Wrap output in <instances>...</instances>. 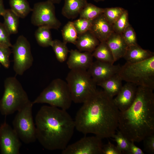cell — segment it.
<instances>
[{"mask_svg":"<svg viewBox=\"0 0 154 154\" xmlns=\"http://www.w3.org/2000/svg\"><path fill=\"white\" fill-rule=\"evenodd\" d=\"M119 113L113 98L104 90H97L77 111L74 120L75 128L102 139L112 137L118 128Z\"/></svg>","mask_w":154,"mask_h":154,"instance_id":"1","label":"cell"},{"mask_svg":"<svg viewBox=\"0 0 154 154\" xmlns=\"http://www.w3.org/2000/svg\"><path fill=\"white\" fill-rule=\"evenodd\" d=\"M149 88L137 86L133 103L119 111L118 127L130 141L139 142L154 134V94Z\"/></svg>","mask_w":154,"mask_h":154,"instance_id":"2","label":"cell"},{"mask_svg":"<svg viewBox=\"0 0 154 154\" xmlns=\"http://www.w3.org/2000/svg\"><path fill=\"white\" fill-rule=\"evenodd\" d=\"M35 120L37 139L45 149L62 150L68 145L75 127L74 120L66 110L43 106Z\"/></svg>","mask_w":154,"mask_h":154,"instance_id":"3","label":"cell"},{"mask_svg":"<svg viewBox=\"0 0 154 154\" xmlns=\"http://www.w3.org/2000/svg\"><path fill=\"white\" fill-rule=\"evenodd\" d=\"M117 74L122 80L154 90V56L138 62H126Z\"/></svg>","mask_w":154,"mask_h":154,"instance_id":"4","label":"cell"},{"mask_svg":"<svg viewBox=\"0 0 154 154\" xmlns=\"http://www.w3.org/2000/svg\"><path fill=\"white\" fill-rule=\"evenodd\" d=\"M4 87V93L0 100V112L2 115L13 114L31 102L21 84L15 77L6 78Z\"/></svg>","mask_w":154,"mask_h":154,"instance_id":"5","label":"cell"},{"mask_svg":"<svg viewBox=\"0 0 154 154\" xmlns=\"http://www.w3.org/2000/svg\"><path fill=\"white\" fill-rule=\"evenodd\" d=\"M72 100L66 82L60 78L53 80L33 101L35 104H47L50 106L67 110Z\"/></svg>","mask_w":154,"mask_h":154,"instance_id":"6","label":"cell"},{"mask_svg":"<svg viewBox=\"0 0 154 154\" xmlns=\"http://www.w3.org/2000/svg\"><path fill=\"white\" fill-rule=\"evenodd\" d=\"M66 80L75 103L83 104L97 90L96 83L87 70H70Z\"/></svg>","mask_w":154,"mask_h":154,"instance_id":"7","label":"cell"},{"mask_svg":"<svg viewBox=\"0 0 154 154\" xmlns=\"http://www.w3.org/2000/svg\"><path fill=\"white\" fill-rule=\"evenodd\" d=\"M33 104L31 101L18 111L13 121V129L20 140L26 144L33 143L37 140L32 113Z\"/></svg>","mask_w":154,"mask_h":154,"instance_id":"8","label":"cell"},{"mask_svg":"<svg viewBox=\"0 0 154 154\" xmlns=\"http://www.w3.org/2000/svg\"><path fill=\"white\" fill-rule=\"evenodd\" d=\"M31 23L39 27L58 29L61 25L56 18L54 4L47 0L35 4L32 9Z\"/></svg>","mask_w":154,"mask_h":154,"instance_id":"9","label":"cell"},{"mask_svg":"<svg viewBox=\"0 0 154 154\" xmlns=\"http://www.w3.org/2000/svg\"><path fill=\"white\" fill-rule=\"evenodd\" d=\"M13 55V70L17 75H22L32 65L33 58L30 43L23 35L19 36L12 46Z\"/></svg>","mask_w":154,"mask_h":154,"instance_id":"10","label":"cell"},{"mask_svg":"<svg viewBox=\"0 0 154 154\" xmlns=\"http://www.w3.org/2000/svg\"><path fill=\"white\" fill-rule=\"evenodd\" d=\"M101 138L95 135L84 136L77 141L68 145L62 150V154H102Z\"/></svg>","mask_w":154,"mask_h":154,"instance_id":"11","label":"cell"},{"mask_svg":"<svg viewBox=\"0 0 154 154\" xmlns=\"http://www.w3.org/2000/svg\"><path fill=\"white\" fill-rule=\"evenodd\" d=\"M19 137L5 122L0 127V148L2 154H19L21 143Z\"/></svg>","mask_w":154,"mask_h":154,"instance_id":"12","label":"cell"},{"mask_svg":"<svg viewBox=\"0 0 154 154\" xmlns=\"http://www.w3.org/2000/svg\"><path fill=\"white\" fill-rule=\"evenodd\" d=\"M120 67L119 64L97 60L93 62L87 70L97 85L117 74Z\"/></svg>","mask_w":154,"mask_h":154,"instance_id":"13","label":"cell"},{"mask_svg":"<svg viewBox=\"0 0 154 154\" xmlns=\"http://www.w3.org/2000/svg\"><path fill=\"white\" fill-rule=\"evenodd\" d=\"M137 86L133 83L127 82L113 101L120 112L124 111L132 104L135 99Z\"/></svg>","mask_w":154,"mask_h":154,"instance_id":"14","label":"cell"},{"mask_svg":"<svg viewBox=\"0 0 154 154\" xmlns=\"http://www.w3.org/2000/svg\"><path fill=\"white\" fill-rule=\"evenodd\" d=\"M69 52L70 55L66 63L70 70H87L93 62L92 52H82L76 49H72Z\"/></svg>","mask_w":154,"mask_h":154,"instance_id":"15","label":"cell"},{"mask_svg":"<svg viewBox=\"0 0 154 154\" xmlns=\"http://www.w3.org/2000/svg\"><path fill=\"white\" fill-rule=\"evenodd\" d=\"M89 31L100 42L106 41L114 32L113 25L107 20L103 13L92 20Z\"/></svg>","mask_w":154,"mask_h":154,"instance_id":"16","label":"cell"},{"mask_svg":"<svg viewBox=\"0 0 154 154\" xmlns=\"http://www.w3.org/2000/svg\"><path fill=\"white\" fill-rule=\"evenodd\" d=\"M106 42L112 53L115 62L123 57L128 46L121 35L114 32Z\"/></svg>","mask_w":154,"mask_h":154,"instance_id":"17","label":"cell"},{"mask_svg":"<svg viewBox=\"0 0 154 154\" xmlns=\"http://www.w3.org/2000/svg\"><path fill=\"white\" fill-rule=\"evenodd\" d=\"M153 56V52L143 49L137 44L128 46L123 58L127 62L133 63L144 61Z\"/></svg>","mask_w":154,"mask_h":154,"instance_id":"18","label":"cell"},{"mask_svg":"<svg viewBox=\"0 0 154 154\" xmlns=\"http://www.w3.org/2000/svg\"><path fill=\"white\" fill-rule=\"evenodd\" d=\"M100 43L98 40L88 31L78 35L75 45L80 51L92 52Z\"/></svg>","mask_w":154,"mask_h":154,"instance_id":"19","label":"cell"},{"mask_svg":"<svg viewBox=\"0 0 154 154\" xmlns=\"http://www.w3.org/2000/svg\"><path fill=\"white\" fill-rule=\"evenodd\" d=\"M62 14L68 19H74L88 3L87 0H64Z\"/></svg>","mask_w":154,"mask_h":154,"instance_id":"20","label":"cell"},{"mask_svg":"<svg viewBox=\"0 0 154 154\" xmlns=\"http://www.w3.org/2000/svg\"><path fill=\"white\" fill-rule=\"evenodd\" d=\"M122 80L118 75H114L97 85L102 88L104 91L110 96L113 97L117 95L121 90L123 86Z\"/></svg>","mask_w":154,"mask_h":154,"instance_id":"21","label":"cell"},{"mask_svg":"<svg viewBox=\"0 0 154 154\" xmlns=\"http://www.w3.org/2000/svg\"><path fill=\"white\" fill-rule=\"evenodd\" d=\"M97 60L114 64L112 53L106 41L100 42L92 53Z\"/></svg>","mask_w":154,"mask_h":154,"instance_id":"22","label":"cell"},{"mask_svg":"<svg viewBox=\"0 0 154 154\" xmlns=\"http://www.w3.org/2000/svg\"><path fill=\"white\" fill-rule=\"evenodd\" d=\"M2 16L4 19L3 24L10 34H17L18 32L19 17L11 9H5Z\"/></svg>","mask_w":154,"mask_h":154,"instance_id":"23","label":"cell"},{"mask_svg":"<svg viewBox=\"0 0 154 154\" xmlns=\"http://www.w3.org/2000/svg\"><path fill=\"white\" fill-rule=\"evenodd\" d=\"M11 9L19 18H24L32 11L27 0H9Z\"/></svg>","mask_w":154,"mask_h":154,"instance_id":"24","label":"cell"},{"mask_svg":"<svg viewBox=\"0 0 154 154\" xmlns=\"http://www.w3.org/2000/svg\"><path fill=\"white\" fill-rule=\"evenodd\" d=\"M50 29L44 27H39L36 30L35 36L38 44L42 47L51 46L52 39Z\"/></svg>","mask_w":154,"mask_h":154,"instance_id":"25","label":"cell"},{"mask_svg":"<svg viewBox=\"0 0 154 154\" xmlns=\"http://www.w3.org/2000/svg\"><path fill=\"white\" fill-rule=\"evenodd\" d=\"M61 33L64 42L75 45L78 35L73 22L68 21L63 27Z\"/></svg>","mask_w":154,"mask_h":154,"instance_id":"26","label":"cell"},{"mask_svg":"<svg viewBox=\"0 0 154 154\" xmlns=\"http://www.w3.org/2000/svg\"><path fill=\"white\" fill-rule=\"evenodd\" d=\"M66 43L58 39L53 40L51 46L52 47L57 60L63 62L67 59L69 51Z\"/></svg>","mask_w":154,"mask_h":154,"instance_id":"27","label":"cell"},{"mask_svg":"<svg viewBox=\"0 0 154 154\" xmlns=\"http://www.w3.org/2000/svg\"><path fill=\"white\" fill-rule=\"evenodd\" d=\"M104 8H100L91 3H88L79 14L80 18L93 20L103 13Z\"/></svg>","mask_w":154,"mask_h":154,"instance_id":"28","label":"cell"},{"mask_svg":"<svg viewBox=\"0 0 154 154\" xmlns=\"http://www.w3.org/2000/svg\"><path fill=\"white\" fill-rule=\"evenodd\" d=\"M130 25L128 20V13L125 10L120 17L113 25L114 32L121 35Z\"/></svg>","mask_w":154,"mask_h":154,"instance_id":"29","label":"cell"},{"mask_svg":"<svg viewBox=\"0 0 154 154\" xmlns=\"http://www.w3.org/2000/svg\"><path fill=\"white\" fill-rule=\"evenodd\" d=\"M125 10L119 7L104 8L103 14L107 20L113 25Z\"/></svg>","mask_w":154,"mask_h":154,"instance_id":"30","label":"cell"},{"mask_svg":"<svg viewBox=\"0 0 154 154\" xmlns=\"http://www.w3.org/2000/svg\"><path fill=\"white\" fill-rule=\"evenodd\" d=\"M112 137L116 142L117 146L122 153L127 154L131 141L125 137L119 130H117V134H114Z\"/></svg>","mask_w":154,"mask_h":154,"instance_id":"31","label":"cell"},{"mask_svg":"<svg viewBox=\"0 0 154 154\" xmlns=\"http://www.w3.org/2000/svg\"><path fill=\"white\" fill-rule=\"evenodd\" d=\"M121 35L128 46L137 44L136 33L130 24L126 28Z\"/></svg>","mask_w":154,"mask_h":154,"instance_id":"32","label":"cell"},{"mask_svg":"<svg viewBox=\"0 0 154 154\" xmlns=\"http://www.w3.org/2000/svg\"><path fill=\"white\" fill-rule=\"evenodd\" d=\"M92 20L80 18L73 22L78 35L89 31Z\"/></svg>","mask_w":154,"mask_h":154,"instance_id":"33","label":"cell"},{"mask_svg":"<svg viewBox=\"0 0 154 154\" xmlns=\"http://www.w3.org/2000/svg\"><path fill=\"white\" fill-rule=\"evenodd\" d=\"M9 47L0 45V63L5 68L10 65V56L11 53Z\"/></svg>","mask_w":154,"mask_h":154,"instance_id":"34","label":"cell"},{"mask_svg":"<svg viewBox=\"0 0 154 154\" xmlns=\"http://www.w3.org/2000/svg\"><path fill=\"white\" fill-rule=\"evenodd\" d=\"M10 35L3 24L0 22V45L12 47Z\"/></svg>","mask_w":154,"mask_h":154,"instance_id":"35","label":"cell"},{"mask_svg":"<svg viewBox=\"0 0 154 154\" xmlns=\"http://www.w3.org/2000/svg\"><path fill=\"white\" fill-rule=\"evenodd\" d=\"M144 141L145 149L148 153H154V134L145 137Z\"/></svg>","mask_w":154,"mask_h":154,"instance_id":"36","label":"cell"},{"mask_svg":"<svg viewBox=\"0 0 154 154\" xmlns=\"http://www.w3.org/2000/svg\"><path fill=\"white\" fill-rule=\"evenodd\" d=\"M122 153L117 146H115L110 141L103 145L102 148V154H121Z\"/></svg>","mask_w":154,"mask_h":154,"instance_id":"37","label":"cell"},{"mask_svg":"<svg viewBox=\"0 0 154 154\" xmlns=\"http://www.w3.org/2000/svg\"><path fill=\"white\" fill-rule=\"evenodd\" d=\"M134 142L131 141L129 149L127 154H144L143 151L135 145Z\"/></svg>","mask_w":154,"mask_h":154,"instance_id":"38","label":"cell"},{"mask_svg":"<svg viewBox=\"0 0 154 154\" xmlns=\"http://www.w3.org/2000/svg\"><path fill=\"white\" fill-rule=\"evenodd\" d=\"M5 10L3 0H0V16L3 15Z\"/></svg>","mask_w":154,"mask_h":154,"instance_id":"39","label":"cell"},{"mask_svg":"<svg viewBox=\"0 0 154 154\" xmlns=\"http://www.w3.org/2000/svg\"><path fill=\"white\" fill-rule=\"evenodd\" d=\"M62 0H47V1L50 2L53 4H59Z\"/></svg>","mask_w":154,"mask_h":154,"instance_id":"40","label":"cell"},{"mask_svg":"<svg viewBox=\"0 0 154 154\" xmlns=\"http://www.w3.org/2000/svg\"><path fill=\"white\" fill-rule=\"evenodd\" d=\"M94 1L96 2H99L100 1H104L105 0H94Z\"/></svg>","mask_w":154,"mask_h":154,"instance_id":"41","label":"cell"}]
</instances>
